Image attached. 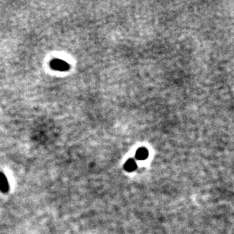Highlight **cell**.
Instances as JSON below:
<instances>
[{
    "instance_id": "277c9868",
    "label": "cell",
    "mask_w": 234,
    "mask_h": 234,
    "mask_svg": "<svg viewBox=\"0 0 234 234\" xmlns=\"http://www.w3.org/2000/svg\"><path fill=\"white\" fill-rule=\"evenodd\" d=\"M125 170L127 171H133L137 168V164L133 160L130 159L127 161L124 165Z\"/></svg>"
},
{
    "instance_id": "3957f363",
    "label": "cell",
    "mask_w": 234,
    "mask_h": 234,
    "mask_svg": "<svg viewBox=\"0 0 234 234\" xmlns=\"http://www.w3.org/2000/svg\"><path fill=\"white\" fill-rule=\"evenodd\" d=\"M148 155H149V153H148V151L146 149L140 148L136 153V158L139 160H143L148 157Z\"/></svg>"
},
{
    "instance_id": "6da1fadb",
    "label": "cell",
    "mask_w": 234,
    "mask_h": 234,
    "mask_svg": "<svg viewBox=\"0 0 234 234\" xmlns=\"http://www.w3.org/2000/svg\"><path fill=\"white\" fill-rule=\"evenodd\" d=\"M50 67L53 70H59V71H66V70H69L70 66L66 61H63L61 59H53L50 61Z\"/></svg>"
},
{
    "instance_id": "7a4b0ae2",
    "label": "cell",
    "mask_w": 234,
    "mask_h": 234,
    "mask_svg": "<svg viewBox=\"0 0 234 234\" xmlns=\"http://www.w3.org/2000/svg\"><path fill=\"white\" fill-rule=\"evenodd\" d=\"M8 188L9 187H8V180H7L6 176L4 173L0 172V190L2 192H8Z\"/></svg>"
}]
</instances>
